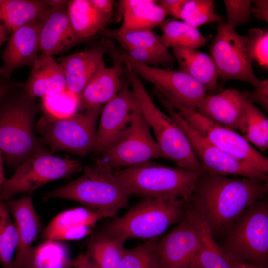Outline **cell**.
<instances>
[{
    "label": "cell",
    "instance_id": "cell-8",
    "mask_svg": "<svg viewBox=\"0 0 268 268\" xmlns=\"http://www.w3.org/2000/svg\"><path fill=\"white\" fill-rule=\"evenodd\" d=\"M101 110V106L95 107L62 118L45 115L35 125V131L52 154L66 151L84 156L95 148Z\"/></svg>",
    "mask_w": 268,
    "mask_h": 268
},
{
    "label": "cell",
    "instance_id": "cell-10",
    "mask_svg": "<svg viewBox=\"0 0 268 268\" xmlns=\"http://www.w3.org/2000/svg\"><path fill=\"white\" fill-rule=\"evenodd\" d=\"M210 56L222 82L236 79L254 88L260 83L252 68L253 57L247 35L242 36L222 21L218 22L215 37L209 45Z\"/></svg>",
    "mask_w": 268,
    "mask_h": 268
},
{
    "label": "cell",
    "instance_id": "cell-49",
    "mask_svg": "<svg viewBox=\"0 0 268 268\" xmlns=\"http://www.w3.org/2000/svg\"><path fill=\"white\" fill-rule=\"evenodd\" d=\"M8 38L6 35V30L3 26L0 23V48L4 42L7 41Z\"/></svg>",
    "mask_w": 268,
    "mask_h": 268
},
{
    "label": "cell",
    "instance_id": "cell-29",
    "mask_svg": "<svg viewBox=\"0 0 268 268\" xmlns=\"http://www.w3.org/2000/svg\"><path fill=\"white\" fill-rule=\"evenodd\" d=\"M125 241L122 238L99 232L88 240L85 254L95 268H119L125 250Z\"/></svg>",
    "mask_w": 268,
    "mask_h": 268
},
{
    "label": "cell",
    "instance_id": "cell-41",
    "mask_svg": "<svg viewBox=\"0 0 268 268\" xmlns=\"http://www.w3.org/2000/svg\"><path fill=\"white\" fill-rule=\"evenodd\" d=\"M252 92L247 91V97L253 103L260 105L268 112V80H261L260 84Z\"/></svg>",
    "mask_w": 268,
    "mask_h": 268
},
{
    "label": "cell",
    "instance_id": "cell-24",
    "mask_svg": "<svg viewBox=\"0 0 268 268\" xmlns=\"http://www.w3.org/2000/svg\"><path fill=\"white\" fill-rule=\"evenodd\" d=\"M22 87L34 98H43L67 89L61 65L52 56L41 54L32 66L30 74Z\"/></svg>",
    "mask_w": 268,
    "mask_h": 268
},
{
    "label": "cell",
    "instance_id": "cell-40",
    "mask_svg": "<svg viewBox=\"0 0 268 268\" xmlns=\"http://www.w3.org/2000/svg\"><path fill=\"white\" fill-rule=\"evenodd\" d=\"M249 38L253 60L265 69L268 67V31L259 28L251 29Z\"/></svg>",
    "mask_w": 268,
    "mask_h": 268
},
{
    "label": "cell",
    "instance_id": "cell-19",
    "mask_svg": "<svg viewBox=\"0 0 268 268\" xmlns=\"http://www.w3.org/2000/svg\"><path fill=\"white\" fill-rule=\"evenodd\" d=\"M36 20L12 32L2 54L0 81L9 80L17 68L33 66L38 58L39 39Z\"/></svg>",
    "mask_w": 268,
    "mask_h": 268
},
{
    "label": "cell",
    "instance_id": "cell-26",
    "mask_svg": "<svg viewBox=\"0 0 268 268\" xmlns=\"http://www.w3.org/2000/svg\"><path fill=\"white\" fill-rule=\"evenodd\" d=\"M172 51L182 71L199 81L206 91L214 92L217 90L218 72L210 55L187 48H174Z\"/></svg>",
    "mask_w": 268,
    "mask_h": 268
},
{
    "label": "cell",
    "instance_id": "cell-6",
    "mask_svg": "<svg viewBox=\"0 0 268 268\" xmlns=\"http://www.w3.org/2000/svg\"><path fill=\"white\" fill-rule=\"evenodd\" d=\"M224 236L220 247L230 262L268 268V200L264 198L247 207Z\"/></svg>",
    "mask_w": 268,
    "mask_h": 268
},
{
    "label": "cell",
    "instance_id": "cell-14",
    "mask_svg": "<svg viewBox=\"0 0 268 268\" xmlns=\"http://www.w3.org/2000/svg\"><path fill=\"white\" fill-rule=\"evenodd\" d=\"M150 128L141 112L123 137L99 155L93 165L113 171L148 162L153 159L165 158L151 134Z\"/></svg>",
    "mask_w": 268,
    "mask_h": 268
},
{
    "label": "cell",
    "instance_id": "cell-11",
    "mask_svg": "<svg viewBox=\"0 0 268 268\" xmlns=\"http://www.w3.org/2000/svg\"><path fill=\"white\" fill-rule=\"evenodd\" d=\"M157 98L187 137L203 169L221 176L237 175L268 182V173L221 150L193 129L157 90Z\"/></svg>",
    "mask_w": 268,
    "mask_h": 268
},
{
    "label": "cell",
    "instance_id": "cell-34",
    "mask_svg": "<svg viewBox=\"0 0 268 268\" xmlns=\"http://www.w3.org/2000/svg\"><path fill=\"white\" fill-rule=\"evenodd\" d=\"M6 201L0 198V263L2 268H12L18 245L15 225Z\"/></svg>",
    "mask_w": 268,
    "mask_h": 268
},
{
    "label": "cell",
    "instance_id": "cell-15",
    "mask_svg": "<svg viewBox=\"0 0 268 268\" xmlns=\"http://www.w3.org/2000/svg\"><path fill=\"white\" fill-rule=\"evenodd\" d=\"M140 114L135 94L133 90L123 85L101 110L94 155H101L118 142Z\"/></svg>",
    "mask_w": 268,
    "mask_h": 268
},
{
    "label": "cell",
    "instance_id": "cell-25",
    "mask_svg": "<svg viewBox=\"0 0 268 268\" xmlns=\"http://www.w3.org/2000/svg\"><path fill=\"white\" fill-rule=\"evenodd\" d=\"M120 3L123 21L118 29L122 32L151 30L168 15L157 0H123Z\"/></svg>",
    "mask_w": 268,
    "mask_h": 268
},
{
    "label": "cell",
    "instance_id": "cell-37",
    "mask_svg": "<svg viewBox=\"0 0 268 268\" xmlns=\"http://www.w3.org/2000/svg\"><path fill=\"white\" fill-rule=\"evenodd\" d=\"M180 19L196 28L208 23L222 21L215 11L213 0H185Z\"/></svg>",
    "mask_w": 268,
    "mask_h": 268
},
{
    "label": "cell",
    "instance_id": "cell-48",
    "mask_svg": "<svg viewBox=\"0 0 268 268\" xmlns=\"http://www.w3.org/2000/svg\"><path fill=\"white\" fill-rule=\"evenodd\" d=\"M232 264L233 268H268L257 266L247 263L232 262Z\"/></svg>",
    "mask_w": 268,
    "mask_h": 268
},
{
    "label": "cell",
    "instance_id": "cell-12",
    "mask_svg": "<svg viewBox=\"0 0 268 268\" xmlns=\"http://www.w3.org/2000/svg\"><path fill=\"white\" fill-rule=\"evenodd\" d=\"M112 57L127 68L153 84L164 97L174 100L190 109L197 108L206 95V90L199 81L179 70L143 64L130 56L125 51L114 50Z\"/></svg>",
    "mask_w": 268,
    "mask_h": 268
},
{
    "label": "cell",
    "instance_id": "cell-44",
    "mask_svg": "<svg viewBox=\"0 0 268 268\" xmlns=\"http://www.w3.org/2000/svg\"><path fill=\"white\" fill-rule=\"evenodd\" d=\"M94 6L104 14L111 15L114 1L112 0H90Z\"/></svg>",
    "mask_w": 268,
    "mask_h": 268
},
{
    "label": "cell",
    "instance_id": "cell-35",
    "mask_svg": "<svg viewBox=\"0 0 268 268\" xmlns=\"http://www.w3.org/2000/svg\"><path fill=\"white\" fill-rule=\"evenodd\" d=\"M248 98V97H247ZM244 138L262 151L268 148V120L265 114L249 99L246 105Z\"/></svg>",
    "mask_w": 268,
    "mask_h": 268
},
{
    "label": "cell",
    "instance_id": "cell-16",
    "mask_svg": "<svg viewBox=\"0 0 268 268\" xmlns=\"http://www.w3.org/2000/svg\"><path fill=\"white\" fill-rule=\"evenodd\" d=\"M200 249L198 236L184 213L176 226L158 241L159 268H201Z\"/></svg>",
    "mask_w": 268,
    "mask_h": 268
},
{
    "label": "cell",
    "instance_id": "cell-30",
    "mask_svg": "<svg viewBox=\"0 0 268 268\" xmlns=\"http://www.w3.org/2000/svg\"><path fill=\"white\" fill-rule=\"evenodd\" d=\"M73 259L67 246L62 241L45 239L32 246L28 255L25 268H72Z\"/></svg>",
    "mask_w": 268,
    "mask_h": 268
},
{
    "label": "cell",
    "instance_id": "cell-36",
    "mask_svg": "<svg viewBox=\"0 0 268 268\" xmlns=\"http://www.w3.org/2000/svg\"><path fill=\"white\" fill-rule=\"evenodd\" d=\"M157 238L125 249L119 268H159L157 252Z\"/></svg>",
    "mask_w": 268,
    "mask_h": 268
},
{
    "label": "cell",
    "instance_id": "cell-27",
    "mask_svg": "<svg viewBox=\"0 0 268 268\" xmlns=\"http://www.w3.org/2000/svg\"><path fill=\"white\" fill-rule=\"evenodd\" d=\"M185 214L190 220L199 241V260L201 268H233L232 262L214 241L211 232L201 213L186 203Z\"/></svg>",
    "mask_w": 268,
    "mask_h": 268
},
{
    "label": "cell",
    "instance_id": "cell-22",
    "mask_svg": "<svg viewBox=\"0 0 268 268\" xmlns=\"http://www.w3.org/2000/svg\"><path fill=\"white\" fill-rule=\"evenodd\" d=\"M105 49L95 47L58 60L65 74L67 89L78 98L96 72L105 66Z\"/></svg>",
    "mask_w": 268,
    "mask_h": 268
},
{
    "label": "cell",
    "instance_id": "cell-39",
    "mask_svg": "<svg viewBox=\"0 0 268 268\" xmlns=\"http://www.w3.org/2000/svg\"><path fill=\"white\" fill-rule=\"evenodd\" d=\"M227 21L226 24L233 28L249 22L252 12L250 0H224Z\"/></svg>",
    "mask_w": 268,
    "mask_h": 268
},
{
    "label": "cell",
    "instance_id": "cell-17",
    "mask_svg": "<svg viewBox=\"0 0 268 268\" xmlns=\"http://www.w3.org/2000/svg\"><path fill=\"white\" fill-rule=\"evenodd\" d=\"M36 23L39 51L42 55L52 57L66 51L79 42L68 18L67 2L60 6L49 7L39 15Z\"/></svg>",
    "mask_w": 268,
    "mask_h": 268
},
{
    "label": "cell",
    "instance_id": "cell-46",
    "mask_svg": "<svg viewBox=\"0 0 268 268\" xmlns=\"http://www.w3.org/2000/svg\"><path fill=\"white\" fill-rule=\"evenodd\" d=\"M74 268H95L89 261L85 254H79L73 259Z\"/></svg>",
    "mask_w": 268,
    "mask_h": 268
},
{
    "label": "cell",
    "instance_id": "cell-9",
    "mask_svg": "<svg viewBox=\"0 0 268 268\" xmlns=\"http://www.w3.org/2000/svg\"><path fill=\"white\" fill-rule=\"evenodd\" d=\"M82 170L80 161L56 156L45 147L41 148L19 166L11 178L6 179L0 198L6 201L17 194L32 193L49 182Z\"/></svg>",
    "mask_w": 268,
    "mask_h": 268
},
{
    "label": "cell",
    "instance_id": "cell-33",
    "mask_svg": "<svg viewBox=\"0 0 268 268\" xmlns=\"http://www.w3.org/2000/svg\"><path fill=\"white\" fill-rule=\"evenodd\" d=\"M107 37L117 41L125 50L130 48L150 50L161 55L170 56L168 50L158 39L151 30H139L122 32L117 29H104Z\"/></svg>",
    "mask_w": 268,
    "mask_h": 268
},
{
    "label": "cell",
    "instance_id": "cell-47",
    "mask_svg": "<svg viewBox=\"0 0 268 268\" xmlns=\"http://www.w3.org/2000/svg\"><path fill=\"white\" fill-rule=\"evenodd\" d=\"M3 160L4 158L3 154L0 150V193L2 186L6 179L5 177L4 173Z\"/></svg>",
    "mask_w": 268,
    "mask_h": 268
},
{
    "label": "cell",
    "instance_id": "cell-2",
    "mask_svg": "<svg viewBox=\"0 0 268 268\" xmlns=\"http://www.w3.org/2000/svg\"><path fill=\"white\" fill-rule=\"evenodd\" d=\"M22 86L0 99V150L8 166L15 170L45 146L35 133L39 106Z\"/></svg>",
    "mask_w": 268,
    "mask_h": 268
},
{
    "label": "cell",
    "instance_id": "cell-7",
    "mask_svg": "<svg viewBox=\"0 0 268 268\" xmlns=\"http://www.w3.org/2000/svg\"><path fill=\"white\" fill-rule=\"evenodd\" d=\"M125 69L126 76L138 101L141 114L152 129L156 141L165 158L171 160L180 168L196 172L205 171L183 131L170 116L163 113L154 104L140 77L134 71L127 68Z\"/></svg>",
    "mask_w": 268,
    "mask_h": 268
},
{
    "label": "cell",
    "instance_id": "cell-32",
    "mask_svg": "<svg viewBox=\"0 0 268 268\" xmlns=\"http://www.w3.org/2000/svg\"><path fill=\"white\" fill-rule=\"evenodd\" d=\"M49 7L44 0H3L0 19L6 30L13 32L36 20Z\"/></svg>",
    "mask_w": 268,
    "mask_h": 268
},
{
    "label": "cell",
    "instance_id": "cell-43",
    "mask_svg": "<svg viewBox=\"0 0 268 268\" xmlns=\"http://www.w3.org/2000/svg\"><path fill=\"white\" fill-rule=\"evenodd\" d=\"M251 12L256 17L268 22V0H253L251 1Z\"/></svg>",
    "mask_w": 268,
    "mask_h": 268
},
{
    "label": "cell",
    "instance_id": "cell-51",
    "mask_svg": "<svg viewBox=\"0 0 268 268\" xmlns=\"http://www.w3.org/2000/svg\"><path fill=\"white\" fill-rule=\"evenodd\" d=\"M3 0H0V4L2 3Z\"/></svg>",
    "mask_w": 268,
    "mask_h": 268
},
{
    "label": "cell",
    "instance_id": "cell-23",
    "mask_svg": "<svg viewBox=\"0 0 268 268\" xmlns=\"http://www.w3.org/2000/svg\"><path fill=\"white\" fill-rule=\"evenodd\" d=\"M111 67H101L80 95L77 108L80 111L100 107L111 100L123 87L121 76L124 64L116 61Z\"/></svg>",
    "mask_w": 268,
    "mask_h": 268
},
{
    "label": "cell",
    "instance_id": "cell-21",
    "mask_svg": "<svg viewBox=\"0 0 268 268\" xmlns=\"http://www.w3.org/2000/svg\"><path fill=\"white\" fill-rule=\"evenodd\" d=\"M99 213L85 206L65 210L42 230L40 238L59 241L76 240L86 237L99 220Z\"/></svg>",
    "mask_w": 268,
    "mask_h": 268
},
{
    "label": "cell",
    "instance_id": "cell-3",
    "mask_svg": "<svg viewBox=\"0 0 268 268\" xmlns=\"http://www.w3.org/2000/svg\"><path fill=\"white\" fill-rule=\"evenodd\" d=\"M131 193L113 174L94 165L86 166L79 178L46 193L44 201L62 199L75 201L105 218H116L118 212L127 207Z\"/></svg>",
    "mask_w": 268,
    "mask_h": 268
},
{
    "label": "cell",
    "instance_id": "cell-42",
    "mask_svg": "<svg viewBox=\"0 0 268 268\" xmlns=\"http://www.w3.org/2000/svg\"><path fill=\"white\" fill-rule=\"evenodd\" d=\"M185 0H157L160 5L167 12L175 19H180V13Z\"/></svg>",
    "mask_w": 268,
    "mask_h": 268
},
{
    "label": "cell",
    "instance_id": "cell-28",
    "mask_svg": "<svg viewBox=\"0 0 268 268\" xmlns=\"http://www.w3.org/2000/svg\"><path fill=\"white\" fill-rule=\"evenodd\" d=\"M67 11L73 32L79 42L102 31L111 16L100 11L90 0H68Z\"/></svg>",
    "mask_w": 268,
    "mask_h": 268
},
{
    "label": "cell",
    "instance_id": "cell-4",
    "mask_svg": "<svg viewBox=\"0 0 268 268\" xmlns=\"http://www.w3.org/2000/svg\"><path fill=\"white\" fill-rule=\"evenodd\" d=\"M206 172L149 161L113 171L132 195L144 198L182 199L187 203H189L197 184Z\"/></svg>",
    "mask_w": 268,
    "mask_h": 268
},
{
    "label": "cell",
    "instance_id": "cell-38",
    "mask_svg": "<svg viewBox=\"0 0 268 268\" xmlns=\"http://www.w3.org/2000/svg\"><path fill=\"white\" fill-rule=\"evenodd\" d=\"M42 98V106L45 115L59 118L75 113L79 98L67 89L46 96Z\"/></svg>",
    "mask_w": 268,
    "mask_h": 268
},
{
    "label": "cell",
    "instance_id": "cell-20",
    "mask_svg": "<svg viewBox=\"0 0 268 268\" xmlns=\"http://www.w3.org/2000/svg\"><path fill=\"white\" fill-rule=\"evenodd\" d=\"M15 225L18 234V245L12 268H25L32 244L42 231V223L37 215L30 195L18 199L6 201Z\"/></svg>",
    "mask_w": 268,
    "mask_h": 268
},
{
    "label": "cell",
    "instance_id": "cell-45",
    "mask_svg": "<svg viewBox=\"0 0 268 268\" xmlns=\"http://www.w3.org/2000/svg\"><path fill=\"white\" fill-rule=\"evenodd\" d=\"M23 83L13 80L0 81V99L8 91L20 86H23Z\"/></svg>",
    "mask_w": 268,
    "mask_h": 268
},
{
    "label": "cell",
    "instance_id": "cell-18",
    "mask_svg": "<svg viewBox=\"0 0 268 268\" xmlns=\"http://www.w3.org/2000/svg\"><path fill=\"white\" fill-rule=\"evenodd\" d=\"M247 100V91L227 89L217 94L206 95L196 110L214 122L243 134Z\"/></svg>",
    "mask_w": 268,
    "mask_h": 268
},
{
    "label": "cell",
    "instance_id": "cell-13",
    "mask_svg": "<svg viewBox=\"0 0 268 268\" xmlns=\"http://www.w3.org/2000/svg\"><path fill=\"white\" fill-rule=\"evenodd\" d=\"M164 97L193 129L210 143L229 155L268 173V158L256 150L235 130L214 122L196 110Z\"/></svg>",
    "mask_w": 268,
    "mask_h": 268
},
{
    "label": "cell",
    "instance_id": "cell-5",
    "mask_svg": "<svg viewBox=\"0 0 268 268\" xmlns=\"http://www.w3.org/2000/svg\"><path fill=\"white\" fill-rule=\"evenodd\" d=\"M184 199L145 197L125 215L107 223L101 233L125 241L131 238H157L184 215Z\"/></svg>",
    "mask_w": 268,
    "mask_h": 268
},
{
    "label": "cell",
    "instance_id": "cell-1",
    "mask_svg": "<svg viewBox=\"0 0 268 268\" xmlns=\"http://www.w3.org/2000/svg\"><path fill=\"white\" fill-rule=\"evenodd\" d=\"M268 192V182L262 180L206 172L197 184L189 203L202 215L214 239L224 236L243 211Z\"/></svg>",
    "mask_w": 268,
    "mask_h": 268
},
{
    "label": "cell",
    "instance_id": "cell-50",
    "mask_svg": "<svg viewBox=\"0 0 268 268\" xmlns=\"http://www.w3.org/2000/svg\"><path fill=\"white\" fill-rule=\"evenodd\" d=\"M44 1L49 7H56L60 6L65 4L67 2V1L61 0H44Z\"/></svg>",
    "mask_w": 268,
    "mask_h": 268
},
{
    "label": "cell",
    "instance_id": "cell-31",
    "mask_svg": "<svg viewBox=\"0 0 268 268\" xmlns=\"http://www.w3.org/2000/svg\"><path fill=\"white\" fill-rule=\"evenodd\" d=\"M162 33L157 38L166 49L187 48L198 49L206 46L207 37L197 28L175 19H165L160 25Z\"/></svg>",
    "mask_w": 268,
    "mask_h": 268
}]
</instances>
